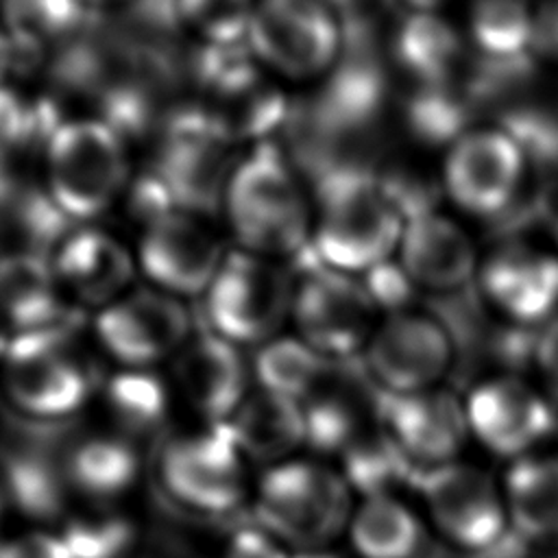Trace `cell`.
Masks as SVG:
<instances>
[{
	"label": "cell",
	"instance_id": "6da1fadb",
	"mask_svg": "<svg viewBox=\"0 0 558 558\" xmlns=\"http://www.w3.org/2000/svg\"><path fill=\"white\" fill-rule=\"evenodd\" d=\"M220 211L240 251L283 264L301 262L312 251L314 198L272 142L251 146L235 161Z\"/></svg>",
	"mask_w": 558,
	"mask_h": 558
},
{
	"label": "cell",
	"instance_id": "7a4b0ae2",
	"mask_svg": "<svg viewBox=\"0 0 558 558\" xmlns=\"http://www.w3.org/2000/svg\"><path fill=\"white\" fill-rule=\"evenodd\" d=\"M405 222L386 177L333 168L314 194L312 255L327 268L364 277L397 257Z\"/></svg>",
	"mask_w": 558,
	"mask_h": 558
},
{
	"label": "cell",
	"instance_id": "3957f363",
	"mask_svg": "<svg viewBox=\"0 0 558 558\" xmlns=\"http://www.w3.org/2000/svg\"><path fill=\"white\" fill-rule=\"evenodd\" d=\"M44 194L52 209L89 225L129 190L131 155L122 131L105 118H70L54 124L41 148Z\"/></svg>",
	"mask_w": 558,
	"mask_h": 558
},
{
	"label": "cell",
	"instance_id": "277c9868",
	"mask_svg": "<svg viewBox=\"0 0 558 558\" xmlns=\"http://www.w3.org/2000/svg\"><path fill=\"white\" fill-rule=\"evenodd\" d=\"M150 473L161 504L187 519L227 521L246 501L244 456L227 423L161 436Z\"/></svg>",
	"mask_w": 558,
	"mask_h": 558
},
{
	"label": "cell",
	"instance_id": "5b68a950",
	"mask_svg": "<svg viewBox=\"0 0 558 558\" xmlns=\"http://www.w3.org/2000/svg\"><path fill=\"white\" fill-rule=\"evenodd\" d=\"M353 510V490L342 473L290 458L259 477L251 521L296 551L327 549L347 532Z\"/></svg>",
	"mask_w": 558,
	"mask_h": 558
},
{
	"label": "cell",
	"instance_id": "8992f818",
	"mask_svg": "<svg viewBox=\"0 0 558 558\" xmlns=\"http://www.w3.org/2000/svg\"><path fill=\"white\" fill-rule=\"evenodd\" d=\"M294 288L288 264L231 246L203 294L207 329L240 349H259L290 323Z\"/></svg>",
	"mask_w": 558,
	"mask_h": 558
},
{
	"label": "cell",
	"instance_id": "52a82bcc",
	"mask_svg": "<svg viewBox=\"0 0 558 558\" xmlns=\"http://www.w3.org/2000/svg\"><path fill=\"white\" fill-rule=\"evenodd\" d=\"M192 76L198 94L192 109L229 144L268 142L286 118L288 105L277 78L246 46L198 48Z\"/></svg>",
	"mask_w": 558,
	"mask_h": 558
},
{
	"label": "cell",
	"instance_id": "ba28073f",
	"mask_svg": "<svg viewBox=\"0 0 558 558\" xmlns=\"http://www.w3.org/2000/svg\"><path fill=\"white\" fill-rule=\"evenodd\" d=\"M246 48L277 81L331 74L344 52V26L329 0H257Z\"/></svg>",
	"mask_w": 558,
	"mask_h": 558
},
{
	"label": "cell",
	"instance_id": "9c48e42d",
	"mask_svg": "<svg viewBox=\"0 0 558 558\" xmlns=\"http://www.w3.org/2000/svg\"><path fill=\"white\" fill-rule=\"evenodd\" d=\"M74 333L7 347L0 388L9 414L39 423H74L98 392L94 368L72 344Z\"/></svg>",
	"mask_w": 558,
	"mask_h": 558
},
{
	"label": "cell",
	"instance_id": "30bf717a",
	"mask_svg": "<svg viewBox=\"0 0 558 558\" xmlns=\"http://www.w3.org/2000/svg\"><path fill=\"white\" fill-rule=\"evenodd\" d=\"M74 423H39L7 414L0 423V495L37 523H61L72 499L65 456Z\"/></svg>",
	"mask_w": 558,
	"mask_h": 558
},
{
	"label": "cell",
	"instance_id": "8fae6325",
	"mask_svg": "<svg viewBox=\"0 0 558 558\" xmlns=\"http://www.w3.org/2000/svg\"><path fill=\"white\" fill-rule=\"evenodd\" d=\"M381 316L364 277L327 268L312 253L310 264H301L290 323L327 360L349 362L364 353Z\"/></svg>",
	"mask_w": 558,
	"mask_h": 558
},
{
	"label": "cell",
	"instance_id": "7c38bea8",
	"mask_svg": "<svg viewBox=\"0 0 558 558\" xmlns=\"http://www.w3.org/2000/svg\"><path fill=\"white\" fill-rule=\"evenodd\" d=\"M92 329L120 368H157L172 362L196 333L187 301L146 281L96 312Z\"/></svg>",
	"mask_w": 558,
	"mask_h": 558
},
{
	"label": "cell",
	"instance_id": "4fadbf2b",
	"mask_svg": "<svg viewBox=\"0 0 558 558\" xmlns=\"http://www.w3.org/2000/svg\"><path fill=\"white\" fill-rule=\"evenodd\" d=\"M229 248L207 216L166 207L144 220L135 257L146 283L187 301L203 299Z\"/></svg>",
	"mask_w": 558,
	"mask_h": 558
},
{
	"label": "cell",
	"instance_id": "5bb4252c",
	"mask_svg": "<svg viewBox=\"0 0 558 558\" xmlns=\"http://www.w3.org/2000/svg\"><path fill=\"white\" fill-rule=\"evenodd\" d=\"M453 355L449 327L438 316L412 307L384 314L362 353L368 375L386 395L438 388Z\"/></svg>",
	"mask_w": 558,
	"mask_h": 558
},
{
	"label": "cell",
	"instance_id": "9a60e30c",
	"mask_svg": "<svg viewBox=\"0 0 558 558\" xmlns=\"http://www.w3.org/2000/svg\"><path fill=\"white\" fill-rule=\"evenodd\" d=\"M527 157L504 126H477L449 144L442 190L464 214L490 218L506 211L521 192Z\"/></svg>",
	"mask_w": 558,
	"mask_h": 558
},
{
	"label": "cell",
	"instance_id": "2e32d148",
	"mask_svg": "<svg viewBox=\"0 0 558 558\" xmlns=\"http://www.w3.org/2000/svg\"><path fill=\"white\" fill-rule=\"evenodd\" d=\"M231 146L192 107L174 116L153 172L157 187L177 209L207 216L220 209L227 179L238 159Z\"/></svg>",
	"mask_w": 558,
	"mask_h": 558
},
{
	"label": "cell",
	"instance_id": "e0dca14e",
	"mask_svg": "<svg viewBox=\"0 0 558 558\" xmlns=\"http://www.w3.org/2000/svg\"><path fill=\"white\" fill-rule=\"evenodd\" d=\"M421 473L427 517L449 543L477 551L501 538L508 525L504 490L484 469L456 460Z\"/></svg>",
	"mask_w": 558,
	"mask_h": 558
},
{
	"label": "cell",
	"instance_id": "ac0fdd59",
	"mask_svg": "<svg viewBox=\"0 0 558 558\" xmlns=\"http://www.w3.org/2000/svg\"><path fill=\"white\" fill-rule=\"evenodd\" d=\"M65 299L78 312H100L126 294L140 277L135 248L116 233L89 225L70 227L48 255Z\"/></svg>",
	"mask_w": 558,
	"mask_h": 558
},
{
	"label": "cell",
	"instance_id": "d6986e66",
	"mask_svg": "<svg viewBox=\"0 0 558 558\" xmlns=\"http://www.w3.org/2000/svg\"><path fill=\"white\" fill-rule=\"evenodd\" d=\"M78 312L63 294L48 255L9 251L0 255V331L7 347L74 333Z\"/></svg>",
	"mask_w": 558,
	"mask_h": 558
},
{
	"label": "cell",
	"instance_id": "ffe728a7",
	"mask_svg": "<svg viewBox=\"0 0 558 558\" xmlns=\"http://www.w3.org/2000/svg\"><path fill=\"white\" fill-rule=\"evenodd\" d=\"M464 405L471 438L510 460L530 456L556 425L551 401L538 388L512 375L480 381Z\"/></svg>",
	"mask_w": 558,
	"mask_h": 558
},
{
	"label": "cell",
	"instance_id": "44dd1931",
	"mask_svg": "<svg viewBox=\"0 0 558 558\" xmlns=\"http://www.w3.org/2000/svg\"><path fill=\"white\" fill-rule=\"evenodd\" d=\"M477 286L490 307L517 325L558 316V251L504 242L480 262Z\"/></svg>",
	"mask_w": 558,
	"mask_h": 558
},
{
	"label": "cell",
	"instance_id": "7402d4cb",
	"mask_svg": "<svg viewBox=\"0 0 558 558\" xmlns=\"http://www.w3.org/2000/svg\"><path fill=\"white\" fill-rule=\"evenodd\" d=\"M395 259L414 290L436 296L462 292L477 279L482 262L473 235L456 218L438 209L408 218Z\"/></svg>",
	"mask_w": 558,
	"mask_h": 558
},
{
	"label": "cell",
	"instance_id": "603a6c76",
	"mask_svg": "<svg viewBox=\"0 0 558 558\" xmlns=\"http://www.w3.org/2000/svg\"><path fill=\"white\" fill-rule=\"evenodd\" d=\"M381 416L390 440L421 469L456 462L471 438L464 401L442 388L386 395Z\"/></svg>",
	"mask_w": 558,
	"mask_h": 558
},
{
	"label": "cell",
	"instance_id": "cb8c5ba5",
	"mask_svg": "<svg viewBox=\"0 0 558 558\" xmlns=\"http://www.w3.org/2000/svg\"><path fill=\"white\" fill-rule=\"evenodd\" d=\"M170 364L177 392L209 425L227 423L251 392L242 349L209 329H196Z\"/></svg>",
	"mask_w": 558,
	"mask_h": 558
},
{
	"label": "cell",
	"instance_id": "d4e9b609",
	"mask_svg": "<svg viewBox=\"0 0 558 558\" xmlns=\"http://www.w3.org/2000/svg\"><path fill=\"white\" fill-rule=\"evenodd\" d=\"M65 473L72 497L109 506L135 486L142 473L140 447L113 429L87 434L76 429L68 447Z\"/></svg>",
	"mask_w": 558,
	"mask_h": 558
},
{
	"label": "cell",
	"instance_id": "484cf974",
	"mask_svg": "<svg viewBox=\"0 0 558 558\" xmlns=\"http://www.w3.org/2000/svg\"><path fill=\"white\" fill-rule=\"evenodd\" d=\"M227 427L244 458L268 466L290 460L305 447L301 405L264 390H251Z\"/></svg>",
	"mask_w": 558,
	"mask_h": 558
},
{
	"label": "cell",
	"instance_id": "4316f807",
	"mask_svg": "<svg viewBox=\"0 0 558 558\" xmlns=\"http://www.w3.org/2000/svg\"><path fill=\"white\" fill-rule=\"evenodd\" d=\"M501 490L508 525L525 538L558 543V456L530 453L512 460Z\"/></svg>",
	"mask_w": 558,
	"mask_h": 558
},
{
	"label": "cell",
	"instance_id": "83f0119b",
	"mask_svg": "<svg viewBox=\"0 0 558 558\" xmlns=\"http://www.w3.org/2000/svg\"><path fill=\"white\" fill-rule=\"evenodd\" d=\"M392 52L416 87L445 85L456 78L464 39L442 13L410 11L395 33Z\"/></svg>",
	"mask_w": 558,
	"mask_h": 558
},
{
	"label": "cell",
	"instance_id": "f1b7e54d",
	"mask_svg": "<svg viewBox=\"0 0 558 558\" xmlns=\"http://www.w3.org/2000/svg\"><path fill=\"white\" fill-rule=\"evenodd\" d=\"M98 392L113 432L135 442L166 436L170 388L155 368H120L100 381Z\"/></svg>",
	"mask_w": 558,
	"mask_h": 558
},
{
	"label": "cell",
	"instance_id": "f546056e",
	"mask_svg": "<svg viewBox=\"0 0 558 558\" xmlns=\"http://www.w3.org/2000/svg\"><path fill=\"white\" fill-rule=\"evenodd\" d=\"M347 534L360 558H416L423 547L418 514L392 493L364 497Z\"/></svg>",
	"mask_w": 558,
	"mask_h": 558
},
{
	"label": "cell",
	"instance_id": "4dcf8cb0",
	"mask_svg": "<svg viewBox=\"0 0 558 558\" xmlns=\"http://www.w3.org/2000/svg\"><path fill=\"white\" fill-rule=\"evenodd\" d=\"M466 35L484 63H527L536 52V7L527 0H473Z\"/></svg>",
	"mask_w": 558,
	"mask_h": 558
},
{
	"label": "cell",
	"instance_id": "1f68e13d",
	"mask_svg": "<svg viewBox=\"0 0 558 558\" xmlns=\"http://www.w3.org/2000/svg\"><path fill=\"white\" fill-rule=\"evenodd\" d=\"M336 364L305 344L296 333H281L255 349L251 375L257 390L301 405L329 377Z\"/></svg>",
	"mask_w": 558,
	"mask_h": 558
},
{
	"label": "cell",
	"instance_id": "d6a6232c",
	"mask_svg": "<svg viewBox=\"0 0 558 558\" xmlns=\"http://www.w3.org/2000/svg\"><path fill=\"white\" fill-rule=\"evenodd\" d=\"M87 13L81 0H0V26L24 57L68 46Z\"/></svg>",
	"mask_w": 558,
	"mask_h": 558
},
{
	"label": "cell",
	"instance_id": "836d02e7",
	"mask_svg": "<svg viewBox=\"0 0 558 558\" xmlns=\"http://www.w3.org/2000/svg\"><path fill=\"white\" fill-rule=\"evenodd\" d=\"M336 366L329 377L301 403V412L305 447L316 453L342 456L355 440L364 436V416L357 399L336 377Z\"/></svg>",
	"mask_w": 558,
	"mask_h": 558
},
{
	"label": "cell",
	"instance_id": "e575fe53",
	"mask_svg": "<svg viewBox=\"0 0 558 558\" xmlns=\"http://www.w3.org/2000/svg\"><path fill=\"white\" fill-rule=\"evenodd\" d=\"M57 532L70 558H129L140 538L137 525L109 506L68 514Z\"/></svg>",
	"mask_w": 558,
	"mask_h": 558
},
{
	"label": "cell",
	"instance_id": "d590c367",
	"mask_svg": "<svg viewBox=\"0 0 558 558\" xmlns=\"http://www.w3.org/2000/svg\"><path fill=\"white\" fill-rule=\"evenodd\" d=\"M257 0H172L174 24L198 48L246 46Z\"/></svg>",
	"mask_w": 558,
	"mask_h": 558
},
{
	"label": "cell",
	"instance_id": "8d00e7d4",
	"mask_svg": "<svg viewBox=\"0 0 558 558\" xmlns=\"http://www.w3.org/2000/svg\"><path fill=\"white\" fill-rule=\"evenodd\" d=\"M449 87L451 83L418 87L410 100V126L423 142H447L449 146L469 131L464 126L466 105Z\"/></svg>",
	"mask_w": 558,
	"mask_h": 558
},
{
	"label": "cell",
	"instance_id": "74e56055",
	"mask_svg": "<svg viewBox=\"0 0 558 558\" xmlns=\"http://www.w3.org/2000/svg\"><path fill=\"white\" fill-rule=\"evenodd\" d=\"M44 122L41 109L15 85H0V170L17 161L35 140H48L54 124L46 126Z\"/></svg>",
	"mask_w": 558,
	"mask_h": 558
},
{
	"label": "cell",
	"instance_id": "f35d334b",
	"mask_svg": "<svg viewBox=\"0 0 558 558\" xmlns=\"http://www.w3.org/2000/svg\"><path fill=\"white\" fill-rule=\"evenodd\" d=\"M222 558H290L286 545L272 538L255 521H246L233 527Z\"/></svg>",
	"mask_w": 558,
	"mask_h": 558
},
{
	"label": "cell",
	"instance_id": "ab89813d",
	"mask_svg": "<svg viewBox=\"0 0 558 558\" xmlns=\"http://www.w3.org/2000/svg\"><path fill=\"white\" fill-rule=\"evenodd\" d=\"M0 558H70L57 530H31L0 538Z\"/></svg>",
	"mask_w": 558,
	"mask_h": 558
},
{
	"label": "cell",
	"instance_id": "60d3db41",
	"mask_svg": "<svg viewBox=\"0 0 558 558\" xmlns=\"http://www.w3.org/2000/svg\"><path fill=\"white\" fill-rule=\"evenodd\" d=\"M532 353L549 397L558 403V316L543 325Z\"/></svg>",
	"mask_w": 558,
	"mask_h": 558
},
{
	"label": "cell",
	"instance_id": "b9f144b4",
	"mask_svg": "<svg viewBox=\"0 0 558 558\" xmlns=\"http://www.w3.org/2000/svg\"><path fill=\"white\" fill-rule=\"evenodd\" d=\"M534 50L558 61V0H543L536 7Z\"/></svg>",
	"mask_w": 558,
	"mask_h": 558
},
{
	"label": "cell",
	"instance_id": "7bdbcfd3",
	"mask_svg": "<svg viewBox=\"0 0 558 558\" xmlns=\"http://www.w3.org/2000/svg\"><path fill=\"white\" fill-rule=\"evenodd\" d=\"M410 11H438L451 0H401Z\"/></svg>",
	"mask_w": 558,
	"mask_h": 558
},
{
	"label": "cell",
	"instance_id": "ee69618b",
	"mask_svg": "<svg viewBox=\"0 0 558 558\" xmlns=\"http://www.w3.org/2000/svg\"><path fill=\"white\" fill-rule=\"evenodd\" d=\"M87 11H98V9H116V7H122V4H131L135 0H81Z\"/></svg>",
	"mask_w": 558,
	"mask_h": 558
},
{
	"label": "cell",
	"instance_id": "f6af8a7d",
	"mask_svg": "<svg viewBox=\"0 0 558 558\" xmlns=\"http://www.w3.org/2000/svg\"><path fill=\"white\" fill-rule=\"evenodd\" d=\"M290 558H338V556H333V554L327 551V549H305V551L290 554Z\"/></svg>",
	"mask_w": 558,
	"mask_h": 558
},
{
	"label": "cell",
	"instance_id": "bcb514c9",
	"mask_svg": "<svg viewBox=\"0 0 558 558\" xmlns=\"http://www.w3.org/2000/svg\"><path fill=\"white\" fill-rule=\"evenodd\" d=\"M4 353H7V338H4V336H2V331H0V364H2Z\"/></svg>",
	"mask_w": 558,
	"mask_h": 558
},
{
	"label": "cell",
	"instance_id": "7dc6e473",
	"mask_svg": "<svg viewBox=\"0 0 558 558\" xmlns=\"http://www.w3.org/2000/svg\"><path fill=\"white\" fill-rule=\"evenodd\" d=\"M2 508H4V499H2V495H0V514H2Z\"/></svg>",
	"mask_w": 558,
	"mask_h": 558
}]
</instances>
